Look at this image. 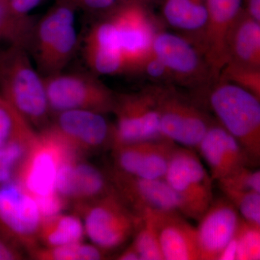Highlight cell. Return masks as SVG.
Here are the masks:
<instances>
[{"instance_id": "44dd1931", "label": "cell", "mask_w": 260, "mask_h": 260, "mask_svg": "<svg viewBox=\"0 0 260 260\" xmlns=\"http://www.w3.org/2000/svg\"><path fill=\"white\" fill-rule=\"evenodd\" d=\"M227 47L229 61L259 68V22L249 17L244 10L229 32Z\"/></svg>"}, {"instance_id": "8d00e7d4", "label": "cell", "mask_w": 260, "mask_h": 260, "mask_svg": "<svg viewBox=\"0 0 260 260\" xmlns=\"http://www.w3.org/2000/svg\"><path fill=\"white\" fill-rule=\"evenodd\" d=\"M237 242L234 237L220 253L218 260H237Z\"/></svg>"}, {"instance_id": "7c38bea8", "label": "cell", "mask_w": 260, "mask_h": 260, "mask_svg": "<svg viewBox=\"0 0 260 260\" xmlns=\"http://www.w3.org/2000/svg\"><path fill=\"white\" fill-rule=\"evenodd\" d=\"M152 51L167 66L172 79L187 86H206L215 80L204 56L188 39L159 30Z\"/></svg>"}, {"instance_id": "e0dca14e", "label": "cell", "mask_w": 260, "mask_h": 260, "mask_svg": "<svg viewBox=\"0 0 260 260\" xmlns=\"http://www.w3.org/2000/svg\"><path fill=\"white\" fill-rule=\"evenodd\" d=\"M241 218L224 197L213 200L197 227L200 260H218L224 248L235 237Z\"/></svg>"}, {"instance_id": "8992f818", "label": "cell", "mask_w": 260, "mask_h": 260, "mask_svg": "<svg viewBox=\"0 0 260 260\" xmlns=\"http://www.w3.org/2000/svg\"><path fill=\"white\" fill-rule=\"evenodd\" d=\"M164 179L177 195L179 213L198 221L213 200V181L193 150L176 147Z\"/></svg>"}, {"instance_id": "4dcf8cb0", "label": "cell", "mask_w": 260, "mask_h": 260, "mask_svg": "<svg viewBox=\"0 0 260 260\" xmlns=\"http://www.w3.org/2000/svg\"><path fill=\"white\" fill-rule=\"evenodd\" d=\"M237 260L260 259V226L248 223L242 218L235 234Z\"/></svg>"}, {"instance_id": "d6a6232c", "label": "cell", "mask_w": 260, "mask_h": 260, "mask_svg": "<svg viewBox=\"0 0 260 260\" xmlns=\"http://www.w3.org/2000/svg\"><path fill=\"white\" fill-rule=\"evenodd\" d=\"M69 5L75 10L108 13L118 5V0H56Z\"/></svg>"}, {"instance_id": "7402d4cb", "label": "cell", "mask_w": 260, "mask_h": 260, "mask_svg": "<svg viewBox=\"0 0 260 260\" xmlns=\"http://www.w3.org/2000/svg\"><path fill=\"white\" fill-rule=\"evenodd\" d=\"M162 15L167 23L199 42L208 19L206 0H162Z\"/></svg>"}, {"instance_id": "f546056e", "label": "cell", "mask_w": 260, "mask_h": 260, "mask_svg": "<svg viewBox=\"0 0 260 260\" xmlns=\"http://www.w3.org/2000/svg\"><path fill=\"white\" fill-rule=\"evenodd\" d=\"M225 198L248 223L260 226V193L220 188Z\"/></svg>"}, {"instance_id": "ffe728a7", "label": "cell", "mask_w": 260, "mask_h": 260, "mask_svg": "<svg viewBox=\"0 0 260 260\" xmlns=\"http://www.w3.org/2000/svg\"><path fill=\"white\" fill-rule=\"evenodd\" d=\"M83 53L94 74L114 75L126 73L116 28L108 17L90 29L84 42Z\"/></svg>"}, {"instance_id": "4316f807", "label": "cell", "mask_w": 260, "mask_h": 260, "mask_svg": "<svg viewBox=\"0 0 260 260\" xmlns=\"http://www.w3.org/2000/svg\"><path fill=\"white\" fill-rule=\"evenodd\" d=\"M140 260H164L151 211L140 218L132 243Z\"/></svg>"}, {"instance_id": "3957f363", "label": "cell", "mask_w": 260, "mask_h": 260, "mask_svg": "<svg viewBox=\"0 0 260 260\" xmlns=\"http://www.w3.org/2000/svg\"><path fill=\"white\" fill-rule=\"evenodd\" d=\"M73 209L81 218L85 237L106 252L127 242L134 235L140 220L114 189L93 201L73 205Z\"/></svg>"}, {"instance_id": "484cf974", "label": "cell", "mask_w": 260, "mask_h": 260, "mask_svg": "<svg viewBox=\"0 0 260 260\" xmlns=\"http://www.w3.org/2000/svg\"><path fill=\"white\" fill-rule=\"evenodd\" d=\"M35 133L28 121L0 95V148Z\"/></svg>"}, {"instance_id": "603a6c76", "label": "cell", "mask_w": 260, "mask_h": 260, "mask_svg": "<svg viewBox=\"0 0 260 260\" xmlns=\"http://www.w3.org/2000/svg\"><path fill=\"white\" fill-rule=\"evenodd\" d=\"M85 237L83 222L75 213H61L43 218L39 229V244L46 247L83 242Z\"/></svg>"}, {"instance_id": "2e32d148", "label": "cell", "mask_w": 260, "mask_h": 260, "mask_svg": "<svg viewBox=\"0 0 260 260\" xmlns=\"http://www.w3.org/2000/svg\"><path fill=\"white\" fill-rule=\"evenodd\" d=\"M176 147V143L164 138L114 145L113 167L135 177L164 179Z\"/></svg>"}, {"instance_id": "836d02e7", "label": "cell", "mask_w": 260, "mask_h": 260, "mask_svg": "<svg viewBox=\"0 0 260 260\" xmlns=\"http://www.w3.org/2000/svg\"><path fill=\"white\" fill-rule=\"evenodd\" d=\"M140 71L144 72L148 78L153 80L172 79V75L167 66L153 52L147 58Z\"/></svg>"}, {"instance_id": "52a82bcc", "label": "cell", "mask_w": 260, "mask_h": 260, "mask_svg": "<svg viewBox=\"0 0 260 260\" xmlns=\"http://www.w3.org/2000/svg\"><path fill=\"white\" fill-rule=\"evenodd\" d=\"M43 216L37 200L18 181L0 185V234L30 254L40 246Z\"/></svg>"}, {"instance_id": "9c48e42d", "label": "cell", "mask_w": 260, "mask_h": 260, "mask_svg": "<svg viewBox=\"0 0 260 260\" xmlns=\"http://www.w3.org/2000/svg\"><path fill=\"white\" fill-rule=\"evenodd\" d=\"M160 134L191 150H198L213 119L199 106L171 89L158 88Z\"/></svg>"}, {"instance_id": "1f68e13d", "label": "cell", "mask_w": 260, "mask_h": 260, "mask_svg": "<svg viewBox=\"0 0 260 260\" xmlns=\"http://www.w3.org/2000/svg\"><path fill=\"white\" fill-rule=\"evenodd\" d=\"M219 187L260 193V172L251 167L239 168L229 176L218 181Z\"/></svg>"}, {"instance_id": "4fadbf2b", "label": "cell", "mask_w": 260, "mask_h": 260, "mask_svg": "<svg viewBox=\"0 0 260 260\" xmlns=\"http://www.w3.org/2000/svg\"><path fill=\"white\" fill-rule=\"evenodd\" d=\"M47 126L83 156L112 146L114 126L100 113L66 111L51 116Z\"/></svg>"}, {"instance_id": "5bb4252c", "label": "cell", "mask_w": 260, "mask_h": 260, "mask_svg": "<svg viewBox=\"0 0 260 260\" xmlns=\"http://www.w3.org/2000/svg\"><path fill=\"white\" fill-rule=\"evenodd\" d=\"M244 0H206L208 19L196 47L204 56L215 80L229 61L228 38L242 13Z\"/></svg>"}, {"instance_id": "9a60e30c", "label": "cell", "mask_w": 260, "mask_h": 260, "mask_svg": "<svg viewBox=\"0 0 260 260\" xmlns=\"http://www.w3.org/2000/svg\"><path fill=\"white\" fill-rule=\"evenodd\" d=\"M73 154L61 164L55 190L70 205L93 201L113 191L107 173Z\"/></svg>"}, {"instance_id": "30bf717a", "label": "cell", "mask_w": 260, "mask_h": 260, "mask_svg": "<svg viewBox=\"0 0 260 260\" xmlns=\"http://www.w3.org/2000/svg\"><path fill=\"white\" fill-rule=\"evenodd\" d=\"M158 88L116 95V122L112 146L161 138L159 126Z\"/></svg>"}, {"instance_id": "277c9868", "label": "cell", "mask_w": 260, "mask_h": 260, "mask_svg": "<svg viewBox=\"0 0 260 260\" xmlns=\"http://www.w3.org/2000/svg\"><path fill=\"white\" fill-rule=\"evenodd\" d=\"M51 116L66 111L113 112L116 95L94 73L64 71L44 76Z\"/></svg>"}, {"instance_id": "d590c367", "label": "cell", "mask_w": 260, "mask_h": 260, "mask_svg": "<svg viewBox=\"0 0 260 260\" xmlns=\"http://www.w3.org/2000/svg\"><path fill=\"white\" fill-rule=\"evenodd\" d=\"M24 251L0 234V260H21Z\"/></svg>"}, {"instance_id": "ac0fdd59", "label": "cell", "mask_w": 260, "mask_h": 260, "mask_svg": "<svg viewBox=\"0 0 260 260\" xmlns=\"http://www.w3.org/2000/svg\"><path fill=\"white\" fill-rule=\"evenodd\" d=\"M210 169L213 181H219L243 167H254L238 140L216 121L210 126L198 150Z\"/></svg>"}, {"instance_id": "cb8c5ba5", "label": "cell", "mask_w": 260, "mask_h": 260, "mask_svg": "<svg viewBox=\"0 0 260 260\" xmlns=\"http://www.w3.org/2000/svg\"><path fill=\"white\" fill-rule=\"evenodd\" d=\"M36 22L31 17L15 15L7 5L0 0V42L9 47L23 48L30 50Z\"/></svg>"}, {"instance_id": "5b68a950", "label": "cell", "mask_w": 260, "mask_h": 260, "mask_svg": "<svg viewBox=\"0 0 260 260\" xmlns=\"http://www.w3.org/2000/svg\"><path fill=\"white\" fill-rule=\"evenodd\" d=\"M73 154L78 153L47 126L34 137L15 181L35 199L54 194L59 168Z\"/></svg>"}, {"instance_id": "8fae6325", "label": "cell", "mask_w": 260, "mask_h": 260, "mask_svg": "<svg viewBox=\"0 0 260 260\" xmlns=\"http://www.w3.org/2000/svg\"><path fill=\"white\" fill-rule=\"evenodd\" d=\"M107 173L116 194L138 218L148 211L179 212V200L165 179L135 177L114 167Z\"/></svg>"}, {"instance_id": "d4e9b609", "label": "cell", "mask_w": 260, "mask_h": 260, "mask_svg": "<svg viewBox=\"0 0 260 260\" xmlns=\"http://www.w3.org/2000/svg\"><path fill=\"white\" fill-rule=\"evenodd\" d=\"M105 251L90 243H73L46 247L39 246L29 255L37 260H100L106 259Z\"/></svg>"}, {"instance_id": "6da1fadb", "label": "cell", "mask_w": 260, "mask_h": 260, "mask_svg": "<svg viewBox=\"0 0 260 260\" xmlns=\"http://www.w3.org/2000/svg\"><path fill=\"white\" fill-rule=\"evenodd\" d=\"M0 95L32 127L42 129L50 122L44 77L26 49L9 47L0 52Z\"/></svg>"}, {"instance_id": "ab89813d", "label": "cell", "mask_w": 260, "mask_h": 260, "mask_svg": "<svg viewBox=\"0 0 260 260\" xmlns=\"http://www.w3.org/2000/svg\"><path fill=\"white\" fill-rule=\"evenodd\" d=\"M162 0H118V4H125V3H135L149 6L150 5L162 3Z\"/></svg>"}, {"instance_id": "f1b7e54d", "label": "cell", "mask_w": 260, "mask_h": 260, "mask_svg": "<svg viewBox=\"0 0 260 260\" xmlns=\"http://www.w3.org/2000/svg\"><path fill=\"white\" fill-rule=\"evenodd\" d=\"M219 79L235 84L260 99V70L229 61L222 68Z\"/></svg>"}, {"instance_id": "74e56055", "label": "cell", "mask_w": 260, "mask_h": 260, "mask_svg": "<svg viewBox=\"0 0 260 260\" xmlns=\"http://www.w3.org/2000/svg\"><path fill=\"white\" fill-rule=\"evenodd\" d=\"M246 14L255 20L260 22V0H245Z\"/></svg>"}, {"instance_id": "7a4b0ae2", "label": "cell", "mask_w": 260, "mask_h": 260, "mask_svg": "<svg viewBox=\"0 0 260 260\" xmlns=\"http://www.w3.org/2000/svg\"><path fill=\"white\" fill-rule=\"evenodd\" d=\"M208 93L218 124L242 145L254 167L260 160V99L235 84L215 80Z\"/></svg>"}, {"instance_id": "83f0119b", "label": "cell", "mask_w": 260, "mask_h": 260, "mask_svg": "<svg viewBox=\"0 0 260 260\" xmlns=\"http://www.w3.org/2000/svg\"><path fill=\"white\" fill-rule=\"evenodd\" d=\"M37 133L29 138L0 148V185L16 180L20 168Z\"/></svg>"}, {"instance_id": "d6986e66", "label": "cell", "mask_w": 260, "mask_h": 260, "mask_svg": "<svg viewBox=\"0 0 260 260\" xmlns=\"http://www.w3.org/2000/svg\"><path fill=\"white\" fill-rule=\"evenodd\" d=\"M180 214L179 211L152 212L164 259L200 260L197 228Z\"/></svg>"}, {"instance_id": "f35d334b", "label": "cell", "mask_w": 260, "mask_h": 260, "mask_svg": "<svg viewBox=\"0 0 260 260\" xmlns=\"http://www.w3.org/2000/svg\"><path fill=\"white\" fill-rule=\"evenodd\" d=\"M116 259L140 260L139 254L132 244L117 256Z\"/></svg>"}, {"instance_id": "e575fe53", "label": "cell", "mask_w": 260, "mask_h": 260, "mask_svg": "<svg viewBox=\"0 0 260 260\" xmlns=\"http://www.w3.org/2000/svg\"><path fill=\"white\" fill-rule=\"evenodd\" d=\"M43 1L44 0H5L11 11L21 17L30 16V12Z\"/></svg>"}, {"instance_id": "ba28073f", "label": "cell", "mask_w": 260, "mask_h": 260, "mask_svg": "<svg viewBox=\"0 0 260 260\" xmlns=\"http://www.w3.org/2000/svg\"><path fill=\"white\" fill-rule=\"evenodd\" d=\"M148 8L135 3L118 4L107 13L116 28L126 73L140 71L153 52L154 38L160 30Z\"/></svg>"}]
</instances>
